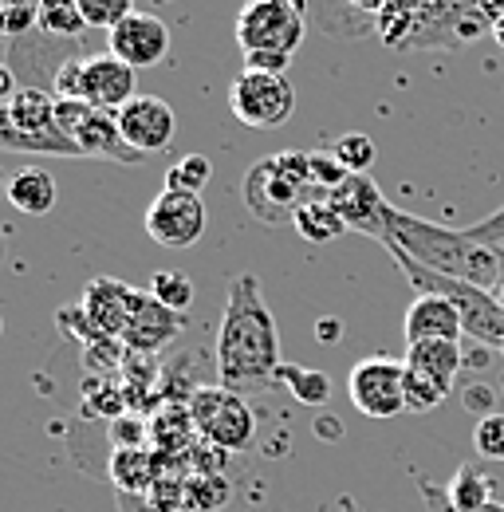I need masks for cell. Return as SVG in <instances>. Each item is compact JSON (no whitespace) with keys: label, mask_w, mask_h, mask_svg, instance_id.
<instances>
[{"label":"cell","mask_w":504,"mask_h":512,"mask_svg":"<svg viewBox=\"0 0 504 512\" xmlns=\"http://www.w3.org/2000/svg\"><path fill=\"white\" fill-rule=\"evenodd\" d=\"M150 296H154L158 304H166L170 312L182 316L189 304H193V280L182 276V272L162 268V272H154V280H150Z\"/></svg>","instance_id":"27"},{"label":"cell","mask_w":504,"mask_h":512,"mask_svg":"<svg viewBox=\"0 0 504 512\" xmlns=\"http://www.w3.org/2000/svg\"><path fill=\"white\" fill-rule=\"evenodd\" d=\"M146 233L162 249H189L205 237V205L201 193L162 190L146 209Z\"/></svg>","instance_id":"12"},{"label":"cell","mask_w":504,"mask_h":512,"mask_svg":"<svg viewBox=\"0 0 504 512\" xmlns=\"http://www.w3.org/2000/svg\"><path fill=\"white\" fill-rule=\"evenodd\" d=\"M16 91H20V87H16V75H12V67H0V107H4V103H8Z\"/></svg>","instance_id":"35"},{"label":"cell","mask_w":504,"mask_h":512,"mask_svg":"<svg viewBox=\"0 0 504 512\" xmlns=\"http://www.w3.org/2000/svg\"><path fill=\"white\" fill-rule=\"evenodd\" d=\"M308 32L300 0H245L237 16V44L249 71L288 75L292 56L300 52Z\"/></svg>","instance_id":"3"},{"label":"cell","mask_w":504,"mask_h":512,"mask_svg":"<svg viewBox=\"0 0 504 512\" xmlns=\"http://www.w3.org/2000/svg\"><path fill=\"white\" fill-rule=\"evenodd\" d=\"M335 158L351 170V174H367L371 166H375V158H378V150H375V142H371V134H343L339 142H335Z\"/></svg>","instance_id":"29"},{"label":"cell","mask_w":504,"mask_h":512,"mask_svg":"<svg viewBox=\"0 0 504 512\" xmlns=\"http://www.w3.org/2000/svg\"><path fill=\"white\" fill-rule=\"evenodd\" d=\"M469 237H473V241H481V245L504 249V205L493 213V217H485L481 225H469Z\"/></svg>","instance_id":"34"},{"label":"cell","mask_w":504,"mask_h":512,"mask_svg":"<svg viewBox=\"0 0 504 512\" xmlns=\"http://www.w3.org/2000/svg\"><path fill=\"white\" fill-rule=\"evenodd\" d=\"M493 296H497V304H501V308H504V280H501V284H497V288H493Z\"/></svg>","instance_id":"39"},{"label":"cell","mask_w":504,"mask_h":512,"mask_svg":"<svg viewBox=\"0 0 504 512\" xmlns=\"http://www.w3.org/2000/svg\"><path fill=\"white\" fill-rule=\"evenodd\" d=\"M134 300H138V288L103 276V280H91V284H87L79 308H83V316H87V323H91L95 339H99V335L123 339L126 320H130V312H134Z\"/></svg>","instance_id":"17"},{"label":"cell","mask_w":504,"mask_h":512,"mask_svg":"<svg viewBox=\"0 0 504 512\" xmlns=\"http://www.w3.org/2000/svg\"><path fill=\"white\" fill-rule=\"evenodd\" d=\"M56 127L79 146L83 158H115V162H142L138 150H130L111 111H99L83 99H56Z\"/></svg>","instance_id":"11"},{"label":"cell","mask_w":504,"mask_h":512,"mask_svg":"<svg viewBox=\"0 0 504 512\" xmlns=\"http://www.w3.org/2000/svg\"><path fill=\"white\" fill-rule=\"evenodd\" d=\"M0 67H4V40H0Z\"/></svg>","instance_id":"40"},{"label":"cell","mask_w":504,"mask_h":512,"mask_svg":"<svg viewBox=\"0 0 504 512\" xmlns=\"http://www.w3.org/2000/svg\"><path fill=\"white\" fill-rule=\"evenodd\" d=\"M493 36H497V44L504 48V16H497V20H493Z\"/></svg>","instance_id":"38"},{"label":"cell","mask_w":504,"mask_h":512,"mask_svg":"<svg viewBox=\"0 0 504 512\" xmlns=\"http://www.w3.org/2000/svg\"><path fill=\"white\" fill-rule=\"evenodd\" d=\"M327 197H331V205L343 213L347 229H355V233H363V237H375V241H382L390 201L382 197V190H378L367 174H351V178H347L339 190L327 193Z\"/></svg>","instance_id":"15"},{"label":"cell","mask_w":504,"mask_h":512,"mask_svg":"<svg viewBox=\"0 0 504 512\" xmlns=\"http://www.w3.org/2000/svg\"><path fill=\"white\" fill-rule=\"evenodd\" d=\"M406 363L418 367V371H430L445 383L457 379L465 355H461V343H449V339H426V343H406Z\"/></svg>","instance_id":"21"},{"label":"cell","mask_w":504,"mask_h":512,"mask_svg":"<svg viewBox=\"0 0 504 512\" xmlns=\"http://www.w3.org/2000/svg\"><path fill=\"white\" fill-rule=\"evenodd\" d=\"M79 12L87 20V28H103L111 32L115 24H123L134 12V0H79Z\"/></svg>","instance_id":"30"},{"label":"cell","mask_w":504,"mask_h":512,"mask_svg":"<svg viewBox=\"0 0 504 512\" xmlns=\"http://www.w3.org/2000/svg\"><path fill=\"white\" fill-rule=\"evenodd\" d=\"M501 351H504V347H501Z\"/></svg>","instance_id":"43"},{"label":"cell","mask_w":504,"mask_h":512,"mask_svg":"<svg viewBox=\"0 0 504 512\" xmlns=\"http://www.w3.org/2000/svg\"><path fill=\"white\" fill-rule=\"evenodd\" d=\"M394 256V264L402 268V276L414 284V292H434V296H445L461 320H465V335L477 339L481 347H504V308L497 304V296L489 288H477V284H465V280H453V276H441L434 268L410 260L398 249H386Z\"/></svg>","instance_id":"5"},{"label":"cell","mask_w":504,"mask_h":512,"mask_svg":"<svg viewBox=\"0 0 504 512\" xmlns=\"http://www.w3.org/2000/svg\"><path fill=\"white\" fill-rule=\"evenodd\" d=\"M8 201L28 217H44L56 205V178L48 170H40V166H24L8 182Z\"/></svg>","instance_id":"19"},{"label":"cell","mask_w":504,"mask_h":512,"mask_svg":"<svg viewBox=\"0 0 504 512\" xmlns=\"http://www.w3.org/2000/svg\"><path fill=\"white\" fill-rule=\"evenodd\" d=\"M40 8H44V0H0V36L16 40V36H28L32 28H40Z\"/></svg>","instance_id":"28"},{"label":"cell","mask_w":504,"mask_h":512,"mask_svg":"<svg viewBox=\"0 0 504 512\" xmlns=\"http://www.w3.org/2000/svg\"><path fill=\"white\" fill-rule=\"evenodd\" d=\"M378 245L398 249L441 276H453V280H465V284H477L489 292L504 280V249L473 241L469 229H445L426 217L402 213L398 205L386 209V233Z\"/></svg>","instance_id":"2"},{"label":"cell","mask_w":504,"mask_h":512,"mask_svg":"<svg viewBox=\"0 0 504 512\" xmlns=\"http://www.w3.org/2000/svg\"><path fill=\"white\" fill-rule=\"evenodd\" d=\"M308 197H319V190L312 186V154L304 150L260 158L245 174V205L264 225H292Z\"/></svg>","instance_id":"4"},{"label":"cell","mask_w":504,"mask_h":512,"mask_svg":"<svg viewBox=\"0 0 504 512\" xmlns=\"http://www.w3.org/2000/svg\"><path fill=\"white\" fill-rule=\"evenodd\" d=\"M134 67L123 64L119 56H71L56 67L52 95L56 99H83L99 111L119 115L134 99Z\"/></svg>","instance_id":"7"},{"label":"cell","mask_w":504,"mask_h":512,"mask_svg":"<svg viewBox=\"0 0 504 512\" xmlns=\"http://www.w3.org/2000/svg\"><path fill=\"white\" fill-rule=\"evenodd\" d=\"M402 331H406V343H426V339L457 343L465 335V320H461V312L445 296L414 292V300L406 308V320H402Z\"/></svg>","instance_id":"18"},{"label":"cell","mask_w":504,"mask_h":512,"mask_svg":"<svg viewBox=\"0 0 504 512\" xmlns=\"http://www.w3.org/2000/svg\"><path fill=\"white\" fill-rule=\"evenodd\" d=\"M0 150L48 154V158H83L79 146L56 127V95L40 87H20L0 107Z\"/></svg>","instance_id":"6"},{"label":"cell","mask_w":504,"mask_h":512,"mask_svg":"<svg viewBox=\"0 0 504 512\" xmlns=\"http://www.w3.org/2000/svg\"><path fill=\"white\" fill-rule=\"evenodd\" d=\"M119 119V130H123L126 146L138 150V154H158L174 142V130H178V119H174V107L158 95H134L123 111L115 115Z\"/></svg>","instance_id":"13"},{"label":"cell","mask_w":504,"mask_h":512,"mask_svg":"<svg viewBox=\"0 0 504 512\" xmlns=\"http://www.w3.org/2000/svg\"><path fill=\"white\" fill-rule=\"evenodd\" d=\"M115 481L126 489H146L150 481V461L142 457V449H119L115 453Z\"/></svg>","instance_id":"33"},{"label":"cell","mask_w":504,"mask_h":512,"mask_svg":"<svg viewBox=\"0 0 504 512\" xmlns=\"http://www.w3.org/2000/svg\"><path fill=\"white\" fill-rule=\"evenodd\" d=\"M347 394L355 410L375 422L398 418L406 410V359H390V355L359 359L347 379Z\"/></svg>","instance_id":"10"},{"label":"cell","mask_w":504,"mask_h":512,"mask_svg":"<svg viewBox=\"0 0 504 512\" xmlns=\"http://www.w3.org/2000/svg\"><path fill=\"white\" fill-rule=\"evenodd\" d=\"M178 331H182V316L178 312H170L166 304H158L150 292H138L134 312L126 320L123 343L126 351H134V355H158L166 343L178 339Z\"/></svg>","instance_id":"16"},{"label":"cell","mask_w":504,"mask_h":512,"mask_svg":"<svg viewBox=\"0 0 504 512\" xmlns=\"http://www.w3.org/2000/svg\"><path fill=\"white\" fill-rule=\"evenodd\" d=\"M83 28H87V20L79 12V0H44V8H40V32L44 36L75 40Z\"/></svg>","instance_id":"24"},{"label":"cell","mask_w":504,"mask_h":512,"mask_svg":"<svg viewBox=\"0 0 504 512\" xmlns=\"http://www.w3.org/2000/svg\"><path fill=\"white\" fill-rule=\"evenodd\" d=\"M213 178V162L205 154H186L178 158L170 170H166V190H182V193H201Z\"/></svg>","instance_id":"26"},{"label":"cell","mask_w":504,"mask_h":512,"mask_svg":"<svg viewBox=\"0 0 504 512\" xmlns=\"http://www.w3.org/2000/svg\"><path fill=\"white\" fill-rule=\"evenodd\" d=\"M319 339L335 343V339H339V323H335V320H323V323H319Z\"/></svg>","instance_id":"37"},{"label":"cell","mask_w":504,"mask_h":512,"mask_svg":"<svg viewBox=\"0 0 504 512\" xmlns=\"http://www.w3.org/2000/svg\"><path fill=\"white\" fill-rule=\"evenodd\" d=\"M0 331H4V320H0Z\"/></svg>","instance_id":"41"},{"label":"cell","mask_w":504,"mask_h":512,"mask_svg":"<svg viewBox=\"0 0 504 512\" xmlns=\"http://www.w3.org/2000/svg\"><path fill=\"white\" fill-rule=\"evenodd\" d=\"M426 497H430V505H434V509H438V512H453V509H449V505H445V501H438V493H434L430 485H426ZM481 512H504V505H497V501H493V505H485V509H481Z\"/></svg>","instance_id":"36"},{"label":"cell","mask_w":504,"mask_h":512,"mask_svg":"<svg viewBox=\"0 0 504 512\" xmlns=\"http://www.w3.org/2000/svg\"><path fill=\"white\" fill-rule=\"evenodd\" d=\"M445 505L453 512H481L485 505H493L489 493V477L477 465H461L453 473V481L445 485Z\"/></svg>","instance_id":"22"},{"label":"cell","mask_w":504,"mask_h":512,"mask_svg":"<svg viewBox=\"0 0 504 512\" xmlns=\"http://www.w3.org/2000/svg\"><path fill=\"white\" fill-rule=\"evenodd\" d=\"M473 449H477V457L504 461V414L477 418V426H473Z\"/></svg>","instance_id":"31"},{"label":"cell","mask_w":504,"mask_h":512,"mask_svg":"<svg viewBox=\"0 0 504 512\" xmlns=\"http://www.w3.org/2000/svg\"><path fill=\"white\" fill-rule=\"evenodd\" d=\"M280 367H284L280 331L260 292V280L252 272H241L229 284L225 316L217 331V379L229 390H245L276 379Z\"/></svg>","instance_id":"1"},{"label":"cell","mask_w":504,"mask_h":512,"mask_svg":"<svg viewBox=\"0 0 504 512\" xmlns=\"http://www.w3.org/2000/svg\"><path fill=\"white\" fill-rule=\"evenodd\" d=\"M276 379H284V383L292 386V394H296L300 402H308V406H323V402L331 398V379H327L323 371H312V367L284 363V367L276 371Z\"/></svg>","instance_id":"25"},{"label":"cell","mask_w":504,"mask_h":512,"mask_svg":"<svg viewBox=\"0 0 504 512\" xmlns=\"http://www.w3.org/2000/svg\"><path fill=\"white\" fill-rule=\"evenodd\" d=\"M229 107L233 115L252 130H276L284 127L296 111V87L288 75L272 71H241L229 87Z\"/></svg>","instance_id":"9"},{"label":"cell","mask_w":504,"mask_h":512,"mask_svg":"<svg viewBox=\"0 0 504 512\" xmlns=\"http://www.w3.org/2000/svg\"><path fill=\"white\" fill-rule=\"evenodd\" d=\"M193 430L205 446L221 453H245L256 442V414L245 402L241 390L229 386H197L193 398L186 402Z\"/></svg>","instance_id":"8"},{"label":"cell","mask_w":504,"mask_h":512,"mask_svg":"<svg viewBox=\"0 0 504 512\" xmlns=\"http://www.w3.org/2000/svg\"><path fill=\"white\" fill-rule=\"evenodd\" d=\"M0 40H4V36H0Z\"/></svg>","instance_id":"42"},{"label":"cell","mask_w":504,"mask_h":512,"mask_svg":"<svg viewBox=\"0 0 504 512\" xmlns=\"http://www.w3.org/2000/svg\"><path fill=\"white\" fill-rule=\"evenodd\" d=\"M449 390H453V383H445L438 375L418 371V367L406 363V410L426 414V410H434V406H441L449 398Z\"/></svg>","instance_id":"23"},{"label":"cell","mask_w":504,"mask_h":512,"mask_svg":"<svg viewBox=\"0 0 504 512\" xmlns=\"http://www.w3.org/2000/svg\"><path fill=\"white\" fill-rule=\"evenodd\" d=\"M347 178H351V170H347V166L335 158V150H327V154H323V150H315V154H312V186H315V190L335 193L343 182H347Z\"/></svg>","instance_id":"32"},{"label":"cell","mask_w":504,"mask_h":512,"mask_svg":"<svg viewBox=\"0 0 504 512\" xmlns=\"http://www.w3.org/2000/svg\"><path fill=\"white\" fill-rule=\"evenodd\" d=\"M107 48H111V56H119V60L130 64L134 71H138V67H154V64H162L166 52H170V28H166L158 16L134 8L123 24H115V28L107 32Z\"/></svg>","instance_id":"14"},{"label":"cell","mask_w":504,"mask_h":512,"mask_svg":"<svg viewBox=\"0 0 504 512\" xmlns=\"http://www.w3.org/2000/svg\"><path fill=\"white\" fill-rule=\"evenodd\" d=\"M292 225H296V233H300L304 241H312V245H327V241H339L343 233H351V229H347V221H343V213L331 205V197H327V193L308 197V201L296 209Z\"/></svg>","instance_id":"20"}]
</instances>
